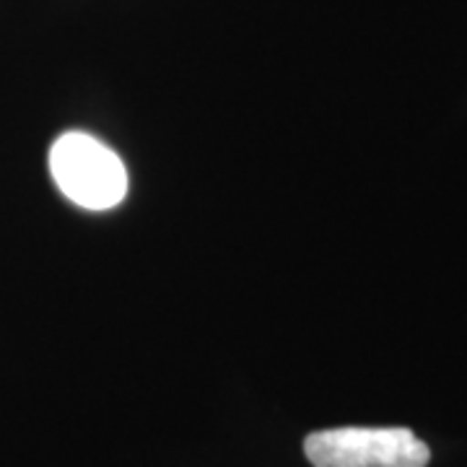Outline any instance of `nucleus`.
<instances>
[{"label":"nucleus","instance_id":"obj_1","mask_svg":"<svg viewBox=\"0 0 467 467\" xmlns=\"http://www.w3.org/2000/svg\"><path fill=\"white\" fill-rule=\"evenodd\" d=\"M50 171L67 201L86 211H109L128 192V169L94 135L70 130L50 149Z\"/></svg>","mask_w":467,"mask_h":467},{"label":"nucleus","instance_id":"obj_2","mask_svg":"<svg viewBox=\"0 0 467 467\" xmlns=\"http://www.w3.org/2000/svg\"><path fill=\"white\" fill-rule=\"evenodd\" d=\"M315 467H426L431 451L410 429H327L304 441Z\"/></svg>","mask_w":467,"mask_h":467}]
</instances>
